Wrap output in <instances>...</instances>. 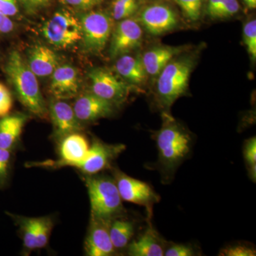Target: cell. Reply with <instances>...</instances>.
<instances>
[{"mask_svg":"<svg viewBox=\"0 0 256 256\" xmlns=\"http://www.w3.org/2000/svg\"><path fill=\"white\" fill-rule=\"evenodd\" d=\"M126 150L122 144H110L94 140L86 158L76 166L84 174L92 176L110 168V164Z\"/></svg>","mask_w":256,"mask_h":256,"instance_id":"ba28073f","label":"cell"},{"mask_svg":"<svg viewBox=\"0 0 256 256\" xmlns=\"http://www.w3.org/2000/svg\"><path fill=\"white\" fill-rule=\"evenodd\" d=\"M92 82V94L112 104H120L128 95L127 84L118 78L108 70L94 68L88 74Z\"/></svg>","mask_w":256,"mask_h":256,"instance_id":"9c48e42d","label":"cell"},{"mask_svg":"<svg viewBox=\"0 0 256 256\" xmlns=\"http://www.w3.org/2000/svg\"><path fill=\"white\" fill-rule=\"evenodd\" d=\"M109 232L114 249L121 250L131 242L136 232V224L124 215L116 217L110 220Z\"/></svg>","mask_w":256,"mask_h":256,"instance_id":"603a6c76","label":"cell"},{"mask_svg":"<svg viewBox=\"0 0 256 256\" xmlns=\"http://www.w3.org/2000/svg\"><path fill=\"white\" fill-rule=\"evenodd\" d=\"M20 1L26 8V4H28V0H20Z\"/></svg>","mask_w":256,"mask_h":256,"instance_id":"74e56055","label":"cell"},{"mask_svg":"<svg viewBox=\"0 0 256 256\" xmlns=\"http://www.w3.org/2000/svg\"><path fill=\"white\" fill-rule=\"evenodd\" d=\"M52 0H36V3H35V10L38 9V8H42V6H46Z\"/></svg>","mask_w":256,"mask_h":256,"instance_id":"d590c367","label":"cell"},{"mask_svg":"<svg viewBox=\"0 0 256 256\" xmlns=\"http://www.w3.org/2000/svg\"><path fill=\"white\" fill-rule=\"evenodd\" d=\"M248 9L254 10L256 8V0H242Z\"/></svg>","mask_w":256,"mask_h":256,"instance_id":"8d00e7d4","label":"cell"},{"mask_svg":"<svg viewBox=\"0 0 256 256\" xmlns=\"http://www.w3.org/2000/svg\"><path fill=\"white\" fill-rule=\"evenodd\" d=\"M50 112L56 137L63 138L82 129L73 108L67 102L56 99L50 102Z\"/></svg>","mask_w":256,"mask_h":256,"instance_id":"e0dca14e","label":"cell"},{"mask_svg":"<svg viewBox=\"0 0 256 256\" xmlns=\"http://www.w3.org/2000/svg\"><path fill=\"white\" fill-rule=\"evenodd\" d=\"M110 220L90 218V227L85 242L86 254L89 256H110L116 254L110 237Z\"/></svg>","mask_w":256,"mask_h":256,"instance_id":"7c38bea8","label":"cell"},{"mask_svg":"<svg viewBox=\"0 0 256 256\" xmlns=\"http://www.w3.org/2000/svg\"><path fill=\"white\" fill-rule=\"evenodd\" d=\"M89 148L90 146L85 136L78 132L72 133L62 139L60 146V160L46 164H54L56 168H76L86 158Z\"/></svg>","mask_w":256,"mask_h":256,"instance_id":"5bb4252c","label":"cell"},{"mask_svg":"<svg viewBox=\"0 0 256 256\" xmlns=\"http://www.w3.org/2000/svg\"><path fill=\"white\" fill-rule=\"evenodd\" d=\"M26 121L24 114L6 116L0 120V149L10 150L22 132Z\"/></svg>","mask_w":256,"mask_h":256,"instance_id":"44dd1931","label":"cell"},{"mask_svg":"<svg viewBox=\"0 0 256 256\" xmlns=\"http://www.w3.org/2000/svg\"><path fill=\"white\" fill-rule=\"evenodd\" d=\"M240 9L237 0H208L207 14L214 18H230Z\"/></svg>","mask_w":256,"mask_h":256,"instance_id":"cb8c5ba5","label":"cell"},{"mask_svg":"<svg viewBox=\"0 0 256 256\" xmlns=\"http://www.w3.org/2000/svg\"><path fill=\"white\" fill-rule=\"evenodd\" d=\"M114 175L122 200L146 207L150 218L153 206L160 202V195L148 184L131 178L118 170L114 169Z\"/></svg>","mask_w":256,"mask_h":256,"instance_id":"52a82bcc","label":"cell"},{"mask_svg":"<svg viewBox=\"0 0 256 256\" xmlns=\"http://www.w3.org/2000/svg\"><path fill=\"white\" fill-rule=\"evenodd\" d=\"M16 220L21 230L24 246L30 250L46 246L54 226L52 218L18 216Z\"/></svg>","mask_w":256,"mask_h":256,"instance_id":"30bf717a","label":"cell"},{"mask_svg":"<svg viewBox=\"0 0 256 256\" xmlns=\"http://www.w3.org/2000/svg\"><path fill=\"white\" fill-rule=\"evenodd\" d=\"M143 1H146V0H143Z\"/></svg>","mask_w":256,"mask_h":256,"instance_id":"f35d334b","label":"cell"},{"mask_svg":"<svg viewBox=\"0 0 256 256\" xmlns=\"http://www.w3.org/2000/svg\"><path fill=\"white\" fill-rule=\"evenodd\" d=\"M180 52V48L168 46H156L148 50L142 57L146 74L151 76L159 75Z\"/></svg>","mask_w":256,"mask_h":256,"instance_id":"ffe728a7","label":"cell"},{"mask_svg":"<svg viewBox=\"0 0 256 256\" xmlns=\"http://www.w3.org/2000/svg\"><path fill=\"white\" fill-rule=\"evenodd\" d=\"M142 31L134 20H122L112 34L110 54L112 58L121 56L141 46Z\"/></svg>","mask_w":256,"mask_h":256,"instance_id":"8fae6325","label":"cell"},{"mask_svg":"<svg viewBox=\"0 0 256 256\" xmlns=\"http://www.w3.org/2000/svg\"><path fill=\"white\" fill-rule=\"evenodd\" d=\"M10 160L9 150L0 149V178H4L8 172Z\"/></svg>","mask_w":256,"mask_h":256,"instance_id":"836d02e7","label":"cell"},{"mask_svg":"<svg viewBox=\"0 0 256 256\" xmlns=\"http://www.w3.org/2000/svg\"><path fill=\"white\" fill-rule=\"evenodd\" d=\"M43 36L48 43L58 48H68L82 40L80 20L66 10L57 11L44 23Z\"/></svg>","mask_w":256,"mask_h":256,"instance_id":"5b68a950","label":"cell"},{"mask_svg":"<svg viewBox=\"0 0 256 256\" xmlns=\"http://www.w3.org/2000/svg\"><path fill=\"white\" fill-rule=\"evenodd\" d=\"M0 12L8 16H14L18 14L16 0H0Z\"/></svg>","mask_w":256,"mask_h":256,"instance_id":"d6a6232c","label":"cell"},{"mask_svg":"<svg viewBox=\"0 0 256 256\" xmlns=\"http://www.w3.org/2000/svg\"><path fill=\"white\" fill-rule=\"evenodd\" d=\"M194 62L191 57L171 60L160 72L156 85L160 106L169 109L188 89Z\"/></svg>","mask_w":256,"mask_h":256,"instance_id":"277c9868","label":"cell"},{"mask_svg":"<svg viewBox=\"0 0 256 256\" xmlns=\"http://www.w3.org/2000/svg\"><path fill=\"white\" fill-rule=\"evenodd\" d=\"M5 72L22 104L35 116L42 118L46 117V104L36 75L30 69L28 62L18 52L13 50L10 54Z\"/></svg>","mask_w":256,"mask_h":256,"instance_id":"7a4b0ae2","label":"cell"},{"mask_svg":"<svg viewBox=\"0 0 256 256\" xmlns=\"http://www.w3.org/2000/svg\"><path fill=\"white\" fill-rule=\"evenodd\" d=\"M183 12L192 21H196L201 14L202 0H175Z\"/></svg>","mask_w":256,"mask_h":256,"instance_id":"83f0119b","label":"cell"},{"mask_svg":"<svg viewBox=\"0 0 256 256\" xmlns=\"http://www.w3.org/2000/svg\"><path fill=\"white\" fill-rule=\"evenodd\" d=\"M138 8L136 0H114L112 3V16L120 20L130 18Z\"/></svg>","mask_w":256,"mask_h":256,"instance_id":"484cf974","label":"cell"},{"mask_svg":"<svg viewBox=\"0 0 256 256\" xmlns=\"http://www.w3.org/2000/svg\"><path fill=\"white\" fill-rule=\"evenodd\" d=\"M52 75L50 92L57 100L72 98L77 95L80 80L76 69L70 65H62Z\"/></svg>","mask_w":256,"mask_h":256,"instance_id":"2e32d148","label":"cell"},{"mask_svg":"<svg viewBox=\"0 0 256 256\" xmlns=\"http://www.w3.org/2000/svg\"><path fill=\"white\" fill-rule=\"evenodd\" d=\"M114 104L92 94H84L76 100L74 110L79 121L92 122L109 117L114 112Z\"/></svg>","mask_w":256,"mask_h":256,"instance_id":"9a60e30c","label":"cell"},{"mask_svg":"<svg viewBox=\"0 0 256 256\" xmlns=\"http://www.w3.org/2000/svg\"><path fill=\"white\" fill-rule=\"evenodd\" d=\"M166 245V242L153 228L150 222L146 230L128 244V254L132 256H162Z\"/></svg>","mask_w":256,"mask_h":256,"instance_id":"ac0fdd59","label":"cell"},{"mask_svg":"<svg viewBox=\"0 0 256 256\" xmlns=\"http://www.w3.org/2000/svg\"><path fill=\"white\" fill-rule=\"evenodd\" d=\"M256 252L254 248L246 245H236L225 248L222 250L220 256H255Z\"/></svg>","mask_w":256,"mask_h":256,"instance_id":"4dcf8cb0","label":"cell"},{"mask_svg":"<svg viewBox=\"0 0 256 256\" xmlns=\"http://www.w3.org/2000/svg\"><path fill=\"white\" fill-rule=\"evenodd\" d=\"M116 70L121 76L134 84H142L148 75L142 57H134L127 54L121 56L117 60Z\"/></svg>","mask_w":256,"mask_h":256,"instance_id":"7402d4cb","label":"cell"},{"mask_svg":"<svg viewBox=\"0 0 256 256\" xmlns=\"http://www.w3.org/2000/svg\"><path fill=\"white\" fill-rule=\"evenodd\" d=\"M28 64L36 77H46L58 66V56L52 48L38 44L30 50Z\"/></svg>","mask_w":256,"mask_h":256,"instance_id":"d6986e66","label":"cell"},{"mask_svg":"<svg viewBox=\"0 0 256 256\" xmlns=\"http://www.w3.org/2000/svg\"><path fill=\"white\" fill-rule=\"evenodd\" d=\"M14 28V23L10 16L0 12V33H9Z\"/></svg>","mask_w":256,"mask_h":256,"instance_id":"e575fe53","label":"cell"},{"mask_svg":"<svg viewBox=\"0 0 256 256\" xmlns=\"http://www.w3.org/2000/svg\"><path fill=\"white\" fill-rule=\"evenodd\" d=\"M244 156L247 164L249 178L254 182L256 180V139L252 137L244 143Z\"/></svg>","mask_w":256,"mask_h":256,"instance_id":"d4e9b609","label":"cell"},{"mask_svg":"<svg viewBox=\"0 0 256 256\" xmlns=\"http://www.w3.org/2000/svg\"><path fill=\"white\" fill-rule=\"evenodd\" d=\"M66 4L82 10H89L102 2V0H64Z\"/></svg>","mask_w":256,"mask_h":256,"instance_id":"1f68e13d","label":"cell"},{"mask_svg":"<svg viewBox=\"0 0 256 256\" xmlns=\"http://www.w3.org/2000/svg\"><path fill=\"white\" fill-rule=\"evenodd\" d=\"M164 117L162 126L154 137L158 150L156 168L163 182L169 183L180 164L191 154L194 144L192 134L185 128L168 114Z\"/></svg>","mask_w":256,"mask_h":256,"instance_id":"6da1fadb","label":"cell"},{"mask_svg":"<svg viewBox=\"0 0 256 256\" xmlns=\"http://www.w3.org/2000/svg\"><path fill=\"white\" fill-rule=\"evenodd\" d=\"M197 255L194 248L190 244H174L166 242L164 256H193Z\"/></svg>","mask_w":256,"mask_h":256,"instance_id":"f1b7e54d","label":"cell"},{"mask_svg":"<svg viewBox=\"0 0 256 256\" xmlns=\"http://www.w3.org/2000/svg\"><path fill=\"white\" fill-rule=\"evenodd\" d=\"M244 41L252 60H256V20L246 24L244 28Z\"/></svg>","mask_w":256,"mask_h":256,"instance_id":"4316f807","label":"cell"},{"mask_svg":"<svg viewBox=\"0 0 256 256\" xmlns=\"http://www.w3.org/2000/svg\"><path fill=\"white\" fill-rule=\"evenodd\" d=\"M140 21L146 31L156 36L171 31L178 25V18L174 12L162 4L146 6L141 13Z\"/></svg>","mask_w":256,"mask_h":256,"instance_id":"4fadbf2b","label":"cell"},{"mask_svg":"<svg viewBox=\"0 0 256 256\" xmlns=\"http://www.w3.org/2000/svg\"><path fill=\"white\" fill-rule=\"evenodd\" d=\"M86 180L92 217L112 220L124 215L122 200L114 178L92 175Z\"/></svg>","mask_w":256,"mask_h":256,"instance_id":"3957f363","label":"cell"},{"mask_svg":"<svg viewBox=\"0 0 256 256\" xmlns=\"http://www.w3.org/2000/svg\"><path fill=\"white\" fill-rule=\"evenodd\" d=\"M13 106L12 96L4 84L0 82V118L8 116Z\"/></svg>","mask_w":256,"mask_h":256,"instance_id":"f546056e","label":"cell"},{"mask_svg":"<svg viewBox=\"0 0 256 256\" xmlns=\"http://www.w3.org/2000/svg\"><path fill=\"white\" fill-rule=\"evenodd\" d=\"M80 23L84 48L92 54H100L112 34V18L105 12L94 11L84 14Z\"/></svg>","mask_w":256,"mask_h":256,"instance_id":"8992f818","label":"cell"}]
</instances>
